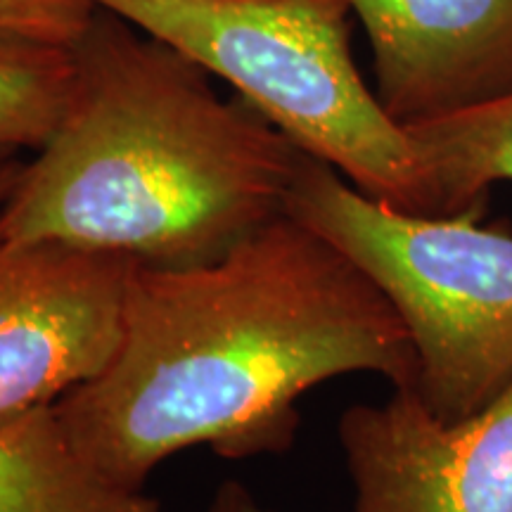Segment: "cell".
<instances>
[{
	"label": "cell",
	"mask_w": 512,
	"mask_h": 512,
	"mask_svg": "<svg viewBox=\"0 0 512 512\" xmlns=\"http://www.w3.org/2000/svg\"><path fill=\"white\" fill-rule=\"evenodd\" d=\"M354 373L411 389V337L342 249L283 214L211 264L133 266L110 363L55 411L102 475L143 491L185 448L290 451L299 399Z\"/></svg>",
	"instance_id": "6da1fadb"
},
{
	"label": "cell",
	"mask_w": 512,
	"mask_h": 512,
	"mask_svg": "<svg viewBox=\"0 0 512 512\" xmlns=\"http://www.w3.org/2000/svg\"><path fill=\"white\" fill-rule=\"evenodd\" d=\"M72 105L0 209L3 245L211 264L285 214L304 150L200 64L98 8Z\"/></svg>",
	"instance_id": "7a4b0ae2"
},
{
	"label": "cell",
	"mask_w": 512,
	"mask_h": 512,
	"mask_svg": "<svg viewBox=\"0 0 512 512\" xmlns=\"http://www.w3.org/2000/svg\"><path fill=\"white\" fill-rule=\"evenodd\" d=\"M221 76L306 155L389 207L430 214L406 128L356 69L347 0H91ZM432 216V214H430Z\"/></svg>",
	"instance_id": "3957f363"
},
{
	"label": "cell",
	"mask_w": 512,
	"mask_h": 512,
	"mask_svg": "<svg viewBox=\"0 0 512 512\" xmlns=\"http://www.w3.org/2000/svg\"><path fill=\"white\" fill-rule=\"evenodd\" d=\"M482 211L394 209L306 152L285 200L387 297L413 344L411 389L444 420L479 413L512 382V233L482 226Z\"/></svg>",
	"instance_id": "277c9868"
},
{
	"label": "cell",
	"mask_w": 512,
	"mask_h": 512,
	"mask_svg": "<svg viewBox=\"0 0 512 512\" xmlns=\"http://www.w3.org/2000/svg\"><path fill=\"white\" fill-rule=\"evenodd\" d=\"M133 261L0 242V425L48 406L110 363Z\"/></svg>",
	"instance_id": "5b68a950"
},
{
	"label": "cell",
	"mask_w": 512,
	"mask_h": 512,
	"mask_svg": "<svg viewBox=\"0 0 512 512\" xmlns=\"http://www.w3.org/2000/svg\"><path fill=\"white\" fill-rule=\"evenodd\" d=\"M349 512H512V382L463 420L434 415L413 389L339 415Z\"/></svg>",
	"instance_id": "8992f818"
},
{
	"label": "cell",
	"mask_w": 512,
	"mask_h": 512,
	"mask_svg": "<svg viewBox=\"0 0 512 512\" xmlns=\"http://www.w3.org/2000/svg\"><path fill=\"white\" fill-rule=\"evenodd\" d=\"M366 29L375 95L415 126L512 95V0H347Z\"/></svg>",
	"instance_id": "52a82bcc"
},
{
	"label": "cell",
	"mask_w": 512,
	"mask_h": 512,
	"mask_svg": "<svg viewBox=\"0 0 512 512\" xmlns=\"http://www.w3.org/2000/svg\"><path fill=\"white\" fill-rule=\"evenodd\" d=\"M0 512H164L155 496L102 475L55 403L0 425Z\"/></svg>",
	"instance_id": "ba28073f"
},
{
	"label": "cell",
	"mask_w": 512,
	"mask_h": 512,
	"mask_svg": "<svg viewBox=\"0 0 512 512\" xmlns=\"http://www.w3.org/2000/svg\"><path fill=\"white\" fill-rule=\"evenodd\" d=\"M432 216L486 207L496 183H512V95L406 126Z\"/></svg>",
	"instance_id": "9c48e42d"
},
{
	"label": "cell",
	"mask_w": 512,
	"mask_h": 512,
	"mask_svg": "<svg viewBox=\"0 0 512 512\" xmlns=\"http://www.w3.org/2000/svg\"><path fill=\"white\" fill-rule=\"evenodd\" d=\"M76 76V43L0 29V155L50 143L72 105Z\"/></svg>",
	"instance_id": "30bf717a"
},
{
	"label": "cell",
	"mask_w": 512,
	"mask_h": 512,
	"mask_svg": "<svg viewBox=\"0 0 512 512\" xmlns=\"http://www.w3.org/2000/svg\"><path fill=\"white\" fill-rule=\"evenodd\" d=\"M95 10L91 0H0V29L76 43L91 27Z\"/></svg>",
	"instance_id": "8fae6325"
},
{
	"label": "cell",
	"mask_w": 512,
	"mask_h": 512,
	"mask_svg": "<svg viewBox=\"0 0 512 512\" xmlns=\"http://www.w3.org/2000/svg\"><path fill=\"white\" fill-rule=\"evenodd\" d=\"M207 512H275L266 508L245 484L238 479H226L214 491Z\"/></svg>",
	"instance_id": "7c38bea8"
},
{
	"label": "cell",
	"mask_w": 512,
	"mask_h": 512,
	"mask_svg": "<svg viewBox=\"0 0 512 512\" xmlns=\"http://www.w3.org/2000/svg\"><path fill=\"white\" fill-rule=\"evenodd\" d=\"M22 169H24L22 162L10 159L8 155H0V209H3V204L8 202L12 190H15Z\"/></svg>",
	"instance_id": "4fadbf2b"
}]
</instances>
